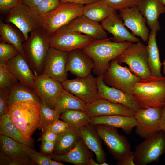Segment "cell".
Wrapping results in <instances>:
<instances>
[{"mask_svg":"<svg viewBox=\"0 0 165 165\" xmlns=\"http://www.w3.org/2000/svg\"><path fill=\"white\" fill-rule=\"evenodd\" d=\"M55 142H42L41 153L46 155H51L54 152Z\"/></svg>","mask_w":165,"mask_h":165,"instance_id":"45","label":"cell"},{"mask_svg":"<svg viewBox=\"0 0 165 165\" xmlns=\"http://www.w3.org/2000/svg\"><path fill=\"white\" fill-rule=\"evenodd\" d=\"M157 32L151 31L148 40L147 46L148 53V63L149 69L152 76L155 77L162 76L159 50L156 40Z\"/></svg>","mask_w":165,"mask_h":165,"instance_id":"28","label":"cell"},{"mask_svg":"<svg viewBox=\"0 0 165 165\" xmlns=\"http://www.w3.org/2000/svg\"><path fill=\"white\" fill-rule=\"evenodd\" d=\"M66 26L74 31L89 36L95 40L108 38L106 32L99 22L83 15L75 18Z\"/></svg>","mask_w":165,"mask_h":165,"instance_id":"23","label":"cell"},{"mask_svg":"<svg viewBox=\"0 0 165 165\" xmlns=\"http://www.w3.org/2000/svg\"><path fill=\"white\" fill-rule=\"evenodd\" d=\"M33 101L40 103L41 99L33 89L18 81L9 89L8 107L19 101Z\"/></svg>","mask_w":165,"mask_h":165,"instance_id":"29","label":"cell"},{"mask_svg":"<svg viewBox=\"0 0 165 165\" xmlns=\"http://www.w3.org/2000/svg\"><path fill=\"white\" fill-rule=\"evenodd\" d=\"M119 15L126 27L134 36L140 37L144 42L148 41L150 32L146 20L138 6L119 10Z\"/></svg>","mask_w":165,"mask_h":165,"instance_id":"17","label":"cell"},{"mask_svg":"<svg viewBox=\"0 0 165 165\" xmlns=\"http://www.w3.org/2000/svg\"><path fill=\"white\" fill-rule=\"evenodd\" d=\"M79 137L75 146L66 153H53L48 155L53 160L68 162L76 165H90L89 160L92 153Z\"/></svg>","mask_w":165,"mask_h":165,"instance_id":"25","label":"cell"},{"mask_svg":"<svg viewBox=\"0 0 165 165\" xmlns=\"http://www.w3.org/2000/svg\"><path fill=\"white\" fill-rule=\"evenodd\" d=\"M23 0H21V1H23Z\"/></svg>","mask_w":165,"mask_h":165,"instance_id":"55","label":"cell"},{"mask_svg":"<svg viewBox=\"0 0 165 165\" xmlns=\"http://www.w3.org/2000/svg\"><path fill=\"white\" fill-rule=\"evenodd\" d=\"M0 36L1 41L14 46L26 59L23 47V39L15 29L0 20Z\"/></svg>","mask_w":165,"mask_h":165,"instance_id":"34","label":"cell"},{"mask_svg":"<svg viewBox=\"0 0 165 165\" xmlns=\"http://www.w3.org/2000/svg\"><path fill=\"white\" fill-rule=\"evenodd\" d=\"M0 134L21 143L29 145L31 144V139L26 138L22 135L7 113L0 117Z\"/></svg>","mask_w":165,"mask_h":165,"instance_id":"32","label":"cell"},{"mask_svg":"<svg viewBox=\"0 0 165 165\" xmlns=\"http://www.w3.org/2000/svg\"><path fill=\"white\" fill-rule=\"evenodd\" d=\"M115 11L137 6L140 0H102Z\"/></svg>","mask_w":165,"mask_h":165,"instance_id":"40","label":"cell"},{"mask_svg":"<svg viewBox=\"0 0 165 165\" xmlns=\"http://www.w3.org/2000/svg\"><path fill=\"white\" fill-rule=\"evenodd\" d=\"M77 131L86 146L95 154L97 162L102 165L106 161V154L102 147L101 139L94 126L89 124L77 129Z\"/></svg>","mask_w":165,"mask_h":165,"instance_id":"24","label":"cell"},{"mask_svg":"<svg viewBox=\"0 0 165 165\" xmlns=\"http://www.w3.org/2000/svg\"><path fill=\"white\" fill-rule=\"evenodd\" d=\"M161 130L165 133V105L162 108V116L160 123Z\"/></svg>","mask_w":165,"mask_h":165,"instance_id":"50","label":"cell"},{"mask_svg":"<svg viewBox=\"0 0 165 165\" xmlns=\"http://www.w3.org/2000/svg\"><path fill=\"white\" fill-rule=\"evenodd\" d=\"M94 126L115 159L119 160L131 152L127 138L119 134L117 128L104 125Z\"/></svg>","mask_w":165,"mask_h":165,"instance_id":"11","label":"cell"},{"mask_svg":"<svg viewBox=\"0 0 165 165\" xmlns=\"http://www.w3.org/2000/svg\"><path fill=\"white\" fill-rule=\"evenodd\" d=\"M84 6L70 3H61L54 10L41 16L42 28L51 36L60 28L83 15Z\"/></svg>","mask_w":165,"mask_h":165,"instance_id":"6","label":"cell"},{"mask_svg":"<svg viewBox=\"0 0 165 165\" xmlns=\"http://www.w3.org/2000/svg\"><path fill=\"white\" fill-rule=\"evenodd\" d=\"M61 83L64 89L81 100L86 104L101 98L98 92L97 78L91 73L85 77L67 79Z\"/></svg>","mask_w":165,"mask_h":165,"instance_id":"12","label":"cell"},{"mask_svg":"<svg viewBox=\"0 0 165 165\" xmlns=\"http://www.w3.org/2000/svg\"><path fill=\"white\" fill-rule=\"evenodd\" d=\"M102 0L84 6L83 15L94 21L101 22L116 11Z\"/></svg>","mask_w":165,"mask_h":165,"instance_id":"31","label":"cell"},{"mask_svg":"<svg viewBox=\"0 0 165 165\" xmlns=\"http://www.w3.org/2000/svg\"><path fill=\"white\" fill-rule=\"evenodd\" d=\"M61 4L60 0H44L35 11L41 16L54 10Z\"/></svg>","mask_w":165,"mask_h":165,"instance_id":"41","label":"cell"},{"mask_svg":"<svg viewBox=\"0 0 165 165\" xmlns=\"http://www.w3.org/2000/svg\"><path fill=\"white\" fill-rule=\"evenodd\" d=\"M44 0H23L22 2L31 9L35 10Z\"/></svg>","mask_w":165,"mask_h":165,"instance_id":"48","label":"cell"},{"mask_svg":"<svg viewBox=\"0 0 165 165\" xmlns=\"http://www.w3.org/2000/svg\"><path fill=\"white\" fill-rule=\"evenodd\" d=\"M86 105L81 100L64 89L55 102L54 109L61 114L69 110L84 111Z\"/></svg>","mask_w":165,"mask_h":165,"instance_id":"30","label":"cell"},{"mask_svg":"<svg viewBox=\"0 0 165 165\" xmlns=\"http://www.w3.org/2000/svg\"><path fill=\"white\" fill-rule=\"evenodd\" d=\"M133 97L140 108H162L165 105V77L152 76L135 84Z\"/></svg>","mask_w":165,"mask_h":165,"instance_id":"3","label":"cell"},{"mask_svg":"<svg viewBox=\"0 0 165 165\" xmlns=\"http://www.w3.org/2000/svg\"><path fill=\"white\" fill-rule=\"evenodd\" d=\"M94 67L93 60L82 49H75L68 52L67 71L77 77L88 76Z\"/></svg>","mask_w":165,"mask_h":165,"instance_id":"21","label":"cell"},{"mask_svg":"<svg viewBox=\"0 0 165 165\" xmlns=\"http://www.w3.org/2000/svg\"><path fill=\"white\" fill-rule=\"evenodd\" d=\"M60 118L71 127L75 129L90 124L91 118L84 111L79 110H67L61 114Z\"/></svg>","mask_w":165,"mask_h":165,"instance_id":"35","label":"cell"},{"mask_svg":"<svg viewBox=\"0 0 165 165\" xmlns=\"http://www.w3.org/2000/svg\"><path fill=\"white\" fill-rule=\"evenodd\" d=\"M68 52L50 47L44 61L42 74L62 83L67 79Z\"/></svg>","mask_w":165,"mask_h":165,"instance_id":"13","label":"cell"},{"mask_svg":"<svg viewBox=\"0 0 165 165\" xmlns=\"http://www.w3.org/2000/svg\"><path fill=\"white\" fill-rule=\"evenodd\" d=\"M9 89L0 88V117L7 112Z\"/></svg>","mask_w":165,"mask_h":165,"instance_id":"43","label":"cell"},{"mask_svg":"<svg viewBox=\"0 0 165 165\" xmlns=\"http://www.w3.org/2000/svg\"><path fill=\"white\" fill-rule=\"evenodd\" d=\"M5 64L19 81L35 90V75L27 61L21 54L19 53Z\"/></svg>","mask_w":165,"mask_h":165,"instance_id":"22","label":"cell"},{"mask_svg":"<svg viewBox=\"0 0 165 165\" xmlns=\"http://www.w3.org/2000/svg\"><path fill=\"white\" fill-rule=\"evenodd\" d=\"M23 146L27 155L36 164L39 165H50V161L51 158L49 155L36 152L27 144H23Z\"/></svg>","mask_w":165,"mask_h":165,"instance_id":"38","label":"cell"},{"mask_svg":"<svg viewBox=\"0 0 165 165\" xmlns=\"http://www.w3.org/2000/svg\"><path fill=\"white\" fill-rule=\"evenodd\" d=\"M134 152H131L120 160H118L116 164L118 165H135L134 162Z\"/></svg>","mask_w":165,"mask_h":165,"instance_id":"46","label":"cell"},{"mask_svg":"<svg viewBox=\"0 0 165 165\" xmlns=\"http://www.w3.org/2000/svg\"><path fill=\"white\" fill-rule=\"evenodd\" d=\"M94 39L86 35L74 31L66 25L60 28L50 37V47L68 52L83 49Z\"/></svg>","mask_w":165,"mask_h":165,"instance_id":"10","label":"cell"},{"mask_svg":"<svg viewBox=\"0 0 165 165\" xmlns=\"http://www.w3.org/2000/svg\"><path fill=\"white\" fill-rule=\"evenodd\" d=\"M162 65L163 66V73L165 74V60L163 61L162 63Z\"/></svg>","mask_w":165,"mask_h":165,"instance_id":"53","label":"cell"},{"mask_svg":"<svg viewBox=\"0 0 165 165\" xmlns=\"http://www.w3.org/2000/svg\"><path fill=\"white\" fill-rule=\"evenodd\" d=\"M40 105L41 124L39 129H42L59 119L60 114L41 99Z\"/></svg>","mask_w":165,"mask_h":165,"instance_id":"36","label":"cell"},{"mask_svg":"<svg viewBox=\"0 0 165 165\" xmlns=\"http://www.w3.org/2000/svg\"><path fill=\"white\" fill-rule=\"evenodd\" d=\"M103 80L107 86L119 90L133 96L135 84L141 79L134 75L127 66H122L115 59L102 75Z\"/></svg>","mask_w":165,"mask_h":165,"instance_id":"9","label":"cell"},{"mask_svg":"<svg viewBox=\"0 0 165 165\" xmlns=\"http://www.w3.org/2000/svg\"><path fill=\"white\" fill-rule=\"evenodd\" d=\"M6 20L19 29L25 41L29 33L42 28L41 16L21 2L9 11Z\"/></svg>","mask_w":165,"mask_h":165,"instance_id":"8","label":"cell"},{"mask_svg":"<svg viewBox=\"0 0 165 165\" xmlns=\"http://www.w3.org/2000/svg\"><path fill=\"white\" fill-rule=\"evenodd\" d=\"M50 37L42 28L31 32L28 38L23 43L26 59L35 75L42 73L50 47Z\"/></svg>","mask_w":165,"mask_h":165,"instance_id":"4","label":"cell"},{"mask_svg":"<svg viewBox=\"0 0 165 165\" xmlns=\"http://www.w3.org/2000/svg\"><path fill=\"white\" fill-rule=\"evenodd\" d=\"M50 165H63V163H61L60 161L56 160H52V159H50Z\"/></svg>","mask_w":165,"mask_h":165,"instance_id":"51","label":"cell"},{"mask_svg":"<svg viewBox=\"0 0 165 165\" xmlns=\"http://www.w3.org/2000/svg\"><path fill=\"white\" fill-rule=\"evenodd\" d=\"M84 111L91 117L113 115L134 117L135 112L127 106L101 98L86 104Z\"/></svg>","mask_w":165,"mask_h":165,"instance_id":"18","label":"cell"},{"mask_svg":"<svg viewBox=\"0 0 165 165\" xmlns=\"http://www.w3.org/2000/svg\"><path fill=\"white\" fill-rule=\"evenodd\" d=\"M43 132L40 139L42 142L55 141L57 134L50 131H46Z\"/></svg>","mask_w":165,"mask_h":165,"instance_id":"47","label":"cell"},{"mask_svg":"<svg viewBox=\"0 0 165 165\" xmlns=\"http://www.w3.org/2000/svg\"><path fill=\"white\" fill-rule=\"evenodd\" d=\"M35 76V91L41 100L54 109L55 102L64 90L62 83L42 74Z\"/></svg>","mask_w":165,"mask_h":165,"instance_id":"16","label":"cell"},{"mask_svg":"<svg viewBox=\"0 0 165 165\" xmlns=\"http://www.w3.org/2000/svg\"><path fill=\"white\" fill-rule=\"evenodd\" d=\"M137 6L151 31H160L159 18L160 15L165 13V6L159 0H140Z\"/></svg>","mask_w":165,"mask_h":165,"instance_id":"26","label":"cell"},{"mask_svg":"<svg viewBox=\"0 0 165 165\" xmlns=\"http://www.w3.org/2000/svg\"><path fill=\"white\" fill-rule=\"evenodd\" d=\"M40 103L33 101L15 102L8 107L7 113L22 135L31 139L41 124Z\"/></svg>","mask_w":165,"mask_h":165,"instance_id":"2","label":"cell"},{"mask_svg":"<svg viewBox=\"0 0 165 165\" xmlns=\"http://www.w3.org/2000/svg\"><path fill=\"white\" fill-rule=\"evenodd\" d=\"M13 46L1 41L0 43V62L5 63L16 56L19 53Z\"/></svg>","mask_w":165,"mask_h":165,"instance_id":"39","label":"cell"},{"mask_svg":"<svg viewBox=\"0 0 165 165\" xmlns=\"http://www.w3.org/2000/svg\"><path fill=\"white\" fill-rule=\"evenodd\" d=\"M159 0L165 6V0Z\"/></svg>","mask_w":165,"mask_h":165,"instance_id":"54","label":"cell"},{"mask_svg":"<svg viewBox=\"0 0 165 165\" xmlns=\"http://www.w3.org/2000/svg\"><path fill=\"white\" fill-rule=\"evenodd\" d=\"M119 64H126L132 72L141 79L152 76L148 63L147 46L140 42L132 44L114 58Z\"/></svg>","mask_w":165,"mask_h":165,"instance_id":"5","label":"cell"},{"mask_svg":"<svg viewBox=\"0 0 165 165\" xmlns=\"http://www.w3.org/2000/svg\"><path fill=\"white\" fill-rule=\"evenodd\" d=\"M101 24L105 31L112 35V40L114 42L136 43L140 42L139 38L127 29L116 11L101 21Z\"/></svg>","mask_w":165,"mask_h":165,"instance_id":"20","label":"cell"},{"mask_svg":"<svg viewBox=\"0 0 165 165\" xmlns=\"http://www.w3.org/2000/svg\"><path fill=\"white\" fill-rule=\"evenodd\" d=\"M79 138L77 129L73 128L57 134L53 153L61 154L68 152L75 146Z\"/></svg>","mask_w":165,"mask_h":165,"instance_id":"33","label":"cell"},{"mask_svg":"<svg viewBox=\"0 0 165 165\" xmlns=\"http://www.w3.org/2000/svg\"><path fill=\"white\" fill-rule=\"evenodd\" d=\"M89 162L90 165H100L97 162L95 161L92 157L90 158Z\"/></svg>","mask_w":165,"mask_h":165,"instance_id":"52","label":"cell"},{"mask_svg":"<svg viewBox=\"0 0 165 165\" xmlns=\"http://www.w3.org/2000/svg\"><path fill=\"white\" fill-rule=\"evenodd\" d=\"M90 124L120 128L126 134H129L133 128L138 125V123L134 117L113 115L91 118Z\"/></svg>","mask_w":165,"mask_h":165,"instance_id":"27","label":"cell"},{"mask_svg":"<svg viewBox=\"0 0 165 165\" xmlns=\"http://www.w3.org/2000/svg\"><path fill=\"white\" fill-rule=\"evenodd\" d=\"M165 153V133L162 130L146 138L136 147L134 153L135 165H146L158 162Z\"/></svg>","mask_w":165,"mask_h":165,"instance_id":"7","label":"cell"},{"mask_svg":"<svg viewBox=\"0 0 165 165\" xmlns=\"http://www.w3.org/2000/svg\"><path fill=\"white\" fill-rule=\"evenodd\" d=\"M0 165H25L30 157L23 149V143L0 135Z\"/></svg>","mask_w":165,"mask_h":165,"instance_id":"15","label":"cell"},{"mask_svg":"<svg viewBox=\"0 0 165 165\" xmlns=\"http://www.w3.org/2000/svg\"><path fill=\"white\" fill-rule=\"evenodd\" d=\"M21 2V0H0V11L1 12L9 11Z\"/></svg>","mask_w":165,"mask_h":165,"instance_id":"44","label":"cell"},{"mask_svg":"<svg viewBox=\"0 0 165 165\" xmlns=\"http://www.w3.org/2000/svg\"><path fill=\"white\" fill-rule=\"evenodd\" d=\"M72 128L63 120L58 119L41 129L42 132L50 131L57 134Z\"/></svg>","mask_w":165,"mask_h":165,"instance_id":"42","label":"cell"},{"mask_svg":"<svg viewBox=\"0 0 165 165\" xmlns=\"http://www.w3.org/2000/svg\"><path fill=\"white\" fill-rule=\"evenodd\" d=\"M18 81L6 64L0 62V88L9 89Z\"/></svg>","mask_w":165,"mask_h":165,"instance_id":"37","label":"cell"},{"mask_svg":"<svg viewBox=\"0 0 165 165\" xmlns=\"http://www.w3.org/2000/svg\"><path fill=\"white\" fill-rule=\"evenodd\" d=\"M112 38L94 40L82 49L93 60L95 67L93 73L102 75L108 68L110 61L120 55L132 43L129 42H116Z\"/></svg>","mask_w":165,"mask_h":165,"instance_id":"1","label":"cell"},{"mask_svg":"<svg viewBox=\"0 0 165 165\" xmlns=\"http://www.w3.org/2000/svg\"><path fill=\"white\" fill-rule=\"evenodd\" d=\"M162 116V108H140L134 116L138 123L136 134L145 139L160 131Z\"/></svg>","mask_w":165,"mask_h":165,"instance_id":"14","label":"cell"},{"mask_svg":"<svg viewBox=\"0 0 165 165\" xmlns=\"http://www.w3.org/2000/svg\"><path fill=\"white\" fill-rule=\"evenodd\" d=\"M98 0H60L61 3H70L85 5Z\"/></svg>","mask_w":165,"mask_h":165,"instance_id":"49","label":"cell"},{"mask_svg":"<svg viewBox=\"0 0 165 165\" xmlns=\"http://www.w3.org/2000/svg\"><path fill=\"white\" fill-rule=\"evenodd\" d=\"M96 78L98 92L101 98L113 103L123 105L135 112L140 109L133 96L106 85L103 80L102 75L98 76Z\"/></svg>","mask_w":165,"mask_h":165,"instance_id":"19","label":"cell"}]
</instances>
